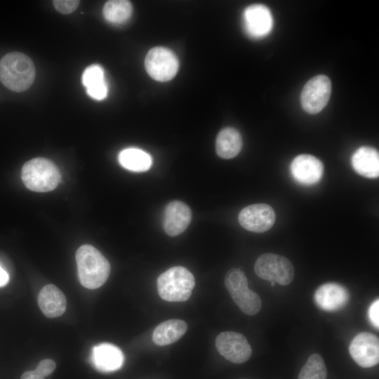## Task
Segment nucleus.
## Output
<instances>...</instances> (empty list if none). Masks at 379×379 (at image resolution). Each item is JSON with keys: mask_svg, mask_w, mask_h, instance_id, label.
Returning a JSON list of instances; mask_svg holds the SVG:
<instances>
[{"mask_svg": "<svg viewBox=\"0 0 379 379\" xmlns=\"http://www.w3.org/2000/svg\"><path fill=\"white\" fill-rule=\"evenodd\" d=\"M78 277L81 284L89 289L102 286L108 279L110 265L94 246L85 244L76 252Z\"/></svg>", "mask_w": 379, "mask_h": 379, "instance_id": "f257e3e1", "label": "nucleus"}, {"mask_svg": "<svg viewBox=\"0 0 379 379\" xmlns=\"http://www.w3.org/2000/svg\"><path fill=\"white\" fill-rule=\"evenodd\" d=\"M35 74L32 60L24 53L11 52L0 60V81L13 91L22 92L28 89Z\"/></svg>", "mask_w": 379, "mask_h": 379, "instance_id": "f03ea898", "label": "nucleus"}, {"mask_svg": "<svg viewBox=\"0 0 379 379\" xmlns=\"http://www.w3.org/2000/svg\"><path fill=\"white\" fill-rule=\"evenodd\" d=\"M159 296L168 302L187 300L195 286L193 274L185 267L175 266L161 274L157 281Z\"/></svg>", "mask_w": 379, "mask_h": 379, "instance_id": "7ed1b4c3", "label": "nucleus"}, {"mask_svg": "<svg viewBox=\"0 0 379 379\" xmlns=\"http://www.w3.org/2000/svg\"><path fill=\"white\" fill-rule=\"evenodd\" d=\"M24 185L30 190L46 192L54 190L60 181L57 166L45 158H35L26 162L22 168Z\"/></svg>", "mask_w": 379, "mask_h": 379, "instance_id": "20e7f679", "label": "nucleus"}, {"mask_svg": "<svg viewBox=\"0 0 379 379\" xmlns=\"http://www.w3.org/2000/svg\"><path fill=\"white\" fill-rule=\"evenodd\" d=\"M225 285L234 303L247 315H255L262 307L260 296L248 287L244 273L237 268L230 270L225 277Z\"/></svg>", "mask_w": 379, "mask_h": 379, "instance_id": "39448f33", "label": "nucleus"}, {"mask_svg": "<svg viewBox=\"0 0 379 379\" xmlns=\"http://www.w3.org/2000/svg\"><path fill=\"white\" fill-rule=\"evenodd\" d=\"M254 270L260 278L282 286L289 284L295 274L293 265L287 258L271 253L257 258Z\"/></svg>", "mask_w": 379, "mask_h": 379, "instance_id": "423d86ee", "label": "nucleus"}, {"mask_svg": "<svg viewBox=\"0 0 379 379\" xmlns=\"http://www.w3.org/2000/svg\"><path fill=\"white\" fill-rule=\"evenodd\" d=\"M145 66L152 79L158 81H168L175 76L179 68V62L170 49L154 47L147 53Z\"/></svg>", "mask_w": 379, "mask_h": 379, "instance_id": "0eeeda50", "label": "nucleus"}, {"mask_svg": "<svg viewBox=\"0 0 379 379\" xmlns=\"http://www.w3.org/2000/svg\"><path fill=\"white\" fill-rule=\"evenodd\" d=\"M331 93V82L324 74L312 77L304 86L300 101L303 109L310 114L321 112L327 105Z\"/></svg>", "mask_w": 379, "mask_h": 379, "instance_id": "6e6552de", "label": "nucleus"}, {"mask_svg": "<svg viewBox=\"0 0 379 379\" xmlns=\"http://www.w3.org/2000/svg\"><path fill=\"white\" fill-rule=\"evenodd\" d=\"M215 346L223 357L234 364L246 362L252 354L251 347L245 336L234 331L220 333L216 337Z\"/></svg>", "mask_w": 379, "mask_h": 379, "instance_id": "1a4fd4ad", "label": "nucleus"}, {"mask_svg": "<svg viewBox=\"0 0 379 379\" xmlns=\"http://www.w3.org/2000/svg\"><path fill=\"white\" fill-rule=\"evenodd\" d=\"M238 220L245 230L262 233L269 230L274 225L276 214L271 206L266 204H255L241 209Z\"/></svg>", "mask_w": 379, "mask_h": 379, "instance_id": "9d476101", "label": "nucleus"}, {"mask_svg": "<svg viewBox=\"0 0 379 379\" xmlns=\"http://www.w3.org/2000/svg\"><path fill=\"white\" fill-rule=\"evenodd\" d=\"M349 352L353 360L361 367L370 368L379 361L378 338L368 332L357 334L352 340Z\"/></svg>", "mask_w": 379, "mask_h": 379, "instance_id": "9b49d317", "label": "nucleus"}, {"mask_svg": "<svg viewBox=\"0 0 379 379\" xmlns=\"http://www.w3.org/2000/svg\"><path fill=\"white\" fill-rule=\"evenodd\" d=\"M290 170L292 177L297 182L303 185H312L321 180L324 173V165L314 156L302 154L293 159Z\"/></svg>", "mask_w": 379, "mask_h": 379, "instance_id": "f8f14e48", "label": "nucleus"}, {"mask_svg": "<svg viewBox=\"0 0 379 379\" xmlns=\"http://www.w3.org/2000/svg\"><path fill=\"white\" fill-rule=\"evenodd\" d=\"M244 23L246 33L253 38L267 35L273 27V18L270 9L263 4H255L244 12Z\"/></svg>", "mask_w": 379, "mask_h": 379, "instance_id": "ddd939ff", "label": "nucleus"}, {"mask_svg": "<svg viewBox=\"0 0 379 379\" xmlns=\"http://www.w3.org/2000/svg\"><path fill=\"white\" fill-rule=\"evenodd\" d=\"M314 300L320 309L326 312H336L347 305L350 293L341 284L329 282L318 287L314 294Z\"/></svg>", "mask_w": 379, "mask_h": 379, "instance_id": "4468645a", "label": "nucleus"}, {"mask_svg": "<svg viewBox=\"0 0 379 379\" xmlns=\"http://www.w3.org/2000/svg\"><path fill=\"white\" fill-rule=\"evenodd\" d=\"M192 218L190 207L180 201H173L167 204L164 210L163 227L171 237L183 232L188 227Z\"/></svg>", "mask_w": 379, "mask_h": 379, "instance_id": "2eb2a0df", "label": "nucleus"}, {"mask_svg": "<svg viewBox=\"0 0 379 379\" xmlns=\"http://www.w3.org/2000/svg\"><path fill=\"white\" fill-rule=\"evenodd\" d=\"M124 359L121 350L110 343H101L93 349V365L102 372H112L119 369L123 365Z\"/></svg>", "mask_w": 379, "mask_h": 379, "instance_id": "dca6fc26", "label": "nucleus"}, {"mask_svg": "<svg viewBox=\"0 0 379 379\" xmlns=\"http://www.w3.org/2000/svg\"><path fill=\"white\" fill-rule=\"evenodd\" d=\"M38 305L46 317L55 318L65 312L67 300L64 293L56 286L48 284L38 295Z\"/></svg>", "mask_w": 379, "mask_h": 379, "instance_id": "f3484780", "label": "nucleus"}, {"mask_svg": "<svg viewBox=\"0 0 379 379\" xmlns=\"http://www.w3.org/2000/svg\"><path fill=\"white\" fill-rule=\"evenodd\" d=\"M352 165L359 175L376 178L379 175L378 151L371 146H361L352 154Z\"/></svg>", "mask_w": 379, "mask_h": 379, "instance_id": "a211bd4d", "label": "nucleus"}, {"mask_svg": "<svg viewBox=\"0 0 379 379\" xmlns=\"http://www.w3.org/2000/svg\"><path fill=\"white\" fill-rule=\"evenodd\" d=\"M81 80L90 97L97 100L106 98L108 88L104 70L100 65H92L88 67L82 74Z\"/></svg>", "mask_w": 379, "mask_h": 379, "instance_id": "6ab92c4d", "label": "nucleus"}, {"mask_svg": "<svg viewBox=\"0 0 379 379\" xmlns=\"http://www.w3.org/2000/svg\"><path fill=\"white\" fill-rule=\"evenodd\" d=\"M187 324L181 319H169L159 324L152 334L153 342L159 346L172 344L186 332Z\"/></svg>", "mask_w": 379, "mask_h": 379, "instance_id": "aec40b11", "label": "nucleus"}, {"mask_svg": "<svg viewBox=\"0 0 379 379\" xmlns=\"http://www.w3.org/2000/svg\"><path fill=\"white\" fill-rule=\"evenodd\" d=\"M241 147V135L237 129L227 127L218 134L215 149L220 157L225 159H232L239 153Z\"/></svg>", "mask_w": 379, "mask_h": 379, "instance_id": "412c9836", "label": "nucleus"}, {"mask_svg": "<svg viewBox=\"0 0 379 379\" xmlns=\"http://www.w3.org/2000/svg\"><path fill=\"white\" fill-rule=\"evenodd\" d=\"M119 162L124 168L133 172H145L152 164L151 156L142 149L130 147L120 152Z\"/></svg>", "mask_w": 379, "mask_h": 379, "instance_id": "4be33fe9", "label": "nucleus"}, {"mask_svg": "<svg viewBox=\"0 0 379 379\" xmlns=\"http://www.w3.org/2000/svg\"><path fill=\"white\" fill-rule=\"evenodd\" d=\"M132 11V5L128 1L110 0L104 5L103 15L111 23H121L131 17Z\"/></svg>", "mask_w": 379, "mask_h": 379, "instance_id": "5701e85b", "label": "nucleus"}, {"mask_svg": "<svg viewBox=\"0 0 379 379\" xmlns=\"http://www.w3.org/2000/svg\"><path fill=\"white\" fill-rule=\"evenodd\" d=\"M327 370L322 357L311 354L301 368L298 379H326Z\"/></svg>", "mask_w": 379, "mask_h": 379, "instance_id": "b1692460", "label": "nucleus"}, {"mask_svg": "<svg viewBox=\"0 0 379 379\" xmlns=\"http://www.w3.org/2000/svg\"><path fill=\"white\" fill-rule=\"evenodd\" d=\"M55 8L62 14H69L74 11L79 4L76 0H55L53 1Z\"/></svg>", "mask_w": 379, "mask_h": 379, "instance_id": "393cba45", "label": "nucleus"}, {"mask_svg": "<svg viewBox=\"0 0 379 379\" xmlns=\"http://www.w3.org/2000/svg\"><path fill=\"white\" fill-rule=\"evenodd\" d=\"M55 362L50 359H45L41 360L35 371L44 378L51 375L55 369Z\"/></svg>", "mask_w": 379, "mask_h": 379, "instance_id": "a878e982", "label": "nucleus"}, {"mask_svg": "<svg viewBox=\"0 0 379 379\" xmlns=\"http://www.w3.org/2000/svg\"><path fill=\"white\" fill-rule=\"evenodd\" d=\"M368 318L370 322L377 329L379 328V300H375L369 307Z\"/></svg>", "mask_w": 379, "mask_h": 379, "instance_id": "bb28decb", "label": "nucleus"}, {"mask_svg": "<svg viewBox=\"0 0 379 379\" xmlns=\"http://www.w3.org/2000/svg\"><path fill=\"white\" fill-rule=\"evenodd\" d=\"M20 379H44V378L34 370L25 372Z\"/></svg>", "mask_w": 379, "mask_h": 379, "instance_id": "cd10ccee", "label": "nucleus"}, {"mask_svg": "<svg viewBox=\"0 0 379 379\" xmlns=\"http://www.w3.org/2000/svg\"><path fill=\"white\" fill-rule=\"evenodd\" d=\"M9 280L8 273L0 266V287L4 286Z\"/></svg>", "mask_w": 379, "mask_h": 379, "instance_id": "c85d7f7f", "label": "nucleus"}, {"mask_svg": "<svg viewBox=\"0 0 379 379\" xmlns=\"http://www.w3.org/2000/svg\"><path fill=\"white\" fill-rule=\"evenodd\" d=\"M274 285H275V283H274V282H271V286H274Z\"/></svg>", "mask_w": 379, "mask_h": 379, "instance_id": "c756f323", "label": "nucleus"}]
</instances>
